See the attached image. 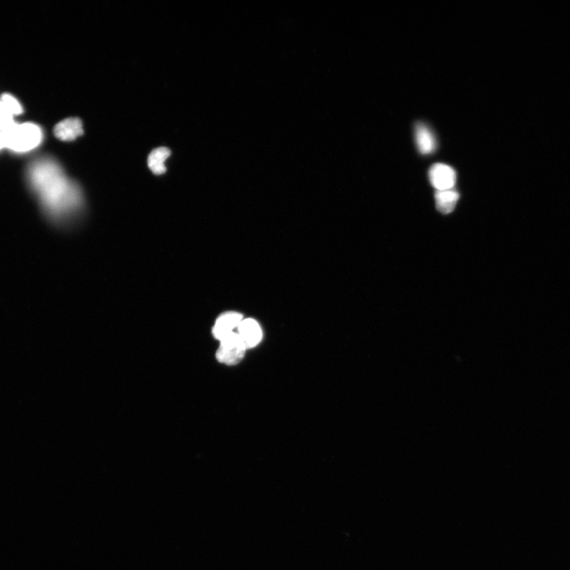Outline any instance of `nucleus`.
Listing matches in <instances>:
<instances>
[{
    "label": "nucleus",
    "mask_w": 570,
    "mask_h": 570,
    "mask_svg": "<svg viewBox=\"0 0 570 570\" xmlns=\"http://www.w3.org/2000/svg\"><path fill=\"white\" fill-rule=\"evenodd\" d=\"M0 103L13 117L20 116L23 113V107L20 101L14 95L8 93L2 94L0 97Z\"/></svg>",
    "instance_id": "9b49d317"
},
{
    "label": "nucleus",
    "mask_w": 570,
    "mask_h": 570,
    "mask_svg": "<svg viewBox=\"0 0 570 570\" xmlns=\"http://www.w3.org/2000/svg\"><path fill=\"white\" fill-rule=\"evenodd\" d=\"M15 122V117L12 116L3 105L0 103V131L3 133Z\"/></svg>",
    "instance_id": "f8f14e48"
},
{
    "label": "nucleus",
    "mask_w": 570,
    "mask_h": 570,
    "mask_svg": "<svg viewBox=\"0 0 570 570\" xmlns=\"http://www.w3.org/2000/svg\"><path fill=\"white\" fill-rule=\"evenodd\" d=\"M171 155L169 149L161 147L153 150L148 156V164L155 175H163L166 171L165 162Z\"/></svg>",
    "instance_id": "9d476101"
},
{
    "label": "nucleus",
    "mask_w": 570,
    "mask_h": 570,
    "mask_svg": "<svg viewBox=\"0 0 570 570\" xmlns=\"http://www.w3.org/2000/svg\"><path fill=\"white\" fill-rule=\"evenodd\" d=\"M6 148L5 147V139H4V134L2 131H0V151Z\"/></svg>",
    "instance_id": "ddd939ff"
},
{
    "label": "nucleus",
    "mask_w": 570,
    "mask_h": 570,
    "mask_svg": "<svg viewBox=\"0 0 570 570\" xmlns=\"http://www.w3.org/2000/svg\"><path fill=\"white\" fill-rule=\"evenodd\" d=\"M459 198L457 191L454 189L437 190L435 194L436 205L438 211L443 214L451 213Z\"/></svg>",
    "instance_id": "1a4fd4ad"
},
{
    "label": "nucleus",
    "mask_w": 570,
    "mask_h": 570,
    "mask_svg": "<svg viewBox=\"0 0 570 570\" xmlns=\"http://www.w3.org/2000/svg\"><path fill=\"white\" fill-rule=\"evenodd\" d=\"M27 178L42 207L52 219L70 218L82 208L80 187L65 176L55 160L42 158L34 161L29 167Z\"/></svg>",
    "instance_id": "f257e3e1"
},
{
    "label": "nucleus",
    "mask_w": 570,
    "mask_h": 570,
    "mask_svg": "<svg viewBox=\"0 0 570 570\" xmlns=\"http://www.w3.org/2000/svg\"><path fill=\"white\" fill-rule=\"evenodd\" d=\"M415 140L419 152L422 154L429 155L435 151L436 148L435 136L425 124H417Z\"/></svg>",
    "instance_id": "6e6552de"
},
{
    "label": "nucleus",
    "mask_w": 570,
    "mask_h": 570,
    "mask_svg": "<svg viewBox=\"0 0 570 570\" xmlns=\"http://www.w3.org/2000/svg\"><path fill=\"white\" fill-rule=\"evenodd\" d=\"M430 183L436 190H452L456 183V173L453 167L436 164L429 172Z\"/></svg>",
    "instance_id": "20e7f679"
},
{
    "label": "nucleus",
    "mask_w": 570,
    "mask_h": 570,
    "mask_svg": "<svg viewBox=\"0 0 570 570\" xmlns=\"http://www.w3.org/2000/svg\"><path fill=\"white\" fill-rule=\"evenodd\" d=\"M3 134L6 148L19 154L34 151L44 139L43 131L33 122H15Z\"/></svg>",
    "instance_id": "f03ea898"
},
{
    "label": "nucleus",
    "mask_w": 570,
    "mask_h": 570,
    "mask_svg": "<svg viewBox=\"0 0 570 570\" xmlns=\"http://www.w3.org/2000/svg\"><path fill=\"white\" fill-rule=\"evenodd\" d=\"M238 328V334L247 349L255 347L261 341L262 329L255 320L251 319L243 320Z\"/></svg>",
    "instance_id": "0eeeda50"
},
{
    "label": "nucleus",
    "mask_w": 570,
    "mask_h": 570,
    "mask_svg": "<svg viewBox=\"0 0 570 570\" xmlns=\"http://www.w3.org/2000/svg\"><path fill=\"white\" fill-rule=\"evenodd\" d=\"M83 134V124L80 120L78 118L63 120L54 129V134L59 140L62 141H74L78 136H82Z\"/></svg>",
    "instance_id": "423d86ee"
},
{
    "label": "nucleus",
    "mask_w": 570,
    "mask_h": 570,
    "mask_svg": "<svg viewBox=\"0 0 570 570\" xmlns=\"http://www.w3.org/2000/svg\"><path fill=\"white\" fill-rule=\"evenodd\" d=\"M243 321V316L237 312H227L220 316L213 329L214 337L220 341L234 332Z\"/></svg>",
    "instance_id": "39448f33"
},
{
    "label": "nucleus",
    "mask_w": 570,
    "mask_h": 570,
    "mask_svg": "<svg viewBox=\"0 0 570 570\" xmlns=\"http://www.w3.org/2000/svg\"><path fill=\"white\" fill-rule=\"evenodd\" d=\"M245 348L238 334L233 332L220 341L217 358L220 363L236 365L242 361Z\"/></svg>",
    "instance_id": "7ed1b4c3"
}]
</instances>
